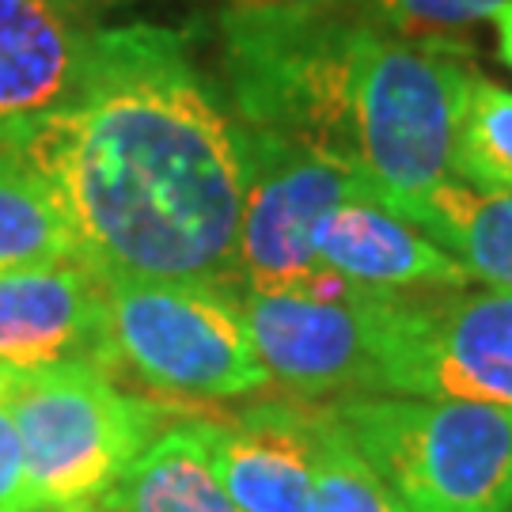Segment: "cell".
<instances>
[{"instance_id":"cell-1","label":"cell","mask_w":512,"mask_h":512,"mask_svg":"<svg viewBox=\"0 0 512 512\" xmlns=\"http://www.w3.org/2000/svg\"><path fill=\"white\" fill-rule=\"evenodd\" d=\"M73 228L99 281H236L247 160L190 31L99 27L69 107L0 122Z\"/></svg>"},{"instance_id":"cell-2","label":"cell","mask_w":512,"mask_h":512,"mask_svg":"<svg viewBox=\"0 0 512 512\" xmlns=\"http://www.w3.org/2000/svg\"><path fill=\"white\" fill-rule=\"evenodd\" d=\"M372 16L228 4L217 19V80L243 129L349 156L357 38Z\"/></svg>"},{"instance_id":"cell-3","label":"cell","mask_w":512,"mask_h":512,"mask_svg":"<svg viewBox=\"0 0 512 512\" xmlns=\"http://www.w3.org/2000/svg\"><path fill=\"white\" fill-rule=\"evenodd\" d=\"M475 80L463 42L395 38L368 19L353 57L349 156L368 175L376 202L410 220L444 179L463 99Z\"/></svg>"},{"instance_id":"cell-4","label":"cell","mask_w":512,"mask_h":512,"mask_svg":"<svg viewBox=\"0 0 512 512\" xmlns=\"http://www.w3.org/2000/svg\"><path fill=\"white\" fill-rule=\"evenodd\" d=\"M330 406L403 512L509 509L512 410L414 395H338Z\"/></svg>"},{"instance_id":"cell-5","label":"cell","mask_w":512,"mask_h":512,"mask_svg":"<svg viewBox=\"0 0 512 512\" xmlns=\"http://www.w3.org/2000/svg\"><path fill=\"white\" fill-rule=\"evenodd\" d=\"M27 475L46 512H99L152 440L164 406L95 365L0 372Z\"/></svg>"},{"instance_id":"cell-6","label":"cell","mask_w":512,"mask_h":512,"mask_svg":"<svg viewBox=\"0 0 512 512\" xmlns=\"http://www.w3.org/2000/svg\"><path fill=\"white\" fill-rule=\"evenodd\" d=\"M114 368L167 399L217 403L270 384L239 296L220 281H103Z\"/></svg>"},{"instance_id":"cell-7","label":"cell","mask_w":512,"mask_h":512,"mask_svg":"<svg viewBox=\"0 0 512 512\" xmlns=\"http://www.w3.org/2000/svg\"><path fill=\"white\" fill-rule=\"evenodd\" d=\"M387 293L327 266L285 289H236L262 368L300 399L380 395V311Z\"/></svg>"},{"instance_id":"cell-8","label":"cell","mask_w":512,"mask_h":512,"mask_svg":"<svg viewBox=\"0 0 512 512\" xmlns=\"http://www.w3.org/2000/svg\"><path fill=\"white\" fill-rule=\"evenodd\" d=\"M380 395L512 410V293L391 289L380 311Z\"/></svg>"},{"instance_id":"cell-9","label":"cell","mask_w":512,"mask_h":512,"mask_svg":"<svg viewBox=\"0 0 512 512\" xmlns=\"http://www.w3.org/2000/svg\"><path fill=\"white\" fill-rule=\"evenodd\" d=\"M247 160V194L236 251V289H285L319 270L311 228L330 209L376 198L361 167L327 152L239 126Z\"/></svg>"},{"instance_id":"cell-10","label":"cell","mask_w":512,"mask_h":512,"mask_svg":"<svg viewBox=\"0 0 512 512\" xmlns=\"http://www.w3.org/2000/svg\"><path fill=\"white\" fill-rule=\"evenodd\" d=\"M54 365L114 368L107 285L80 262L0 277V372Z\"/></svg>"},{"instance_id":"cell-11","label":"cell","mask_w":512,"mask_h":512,"mask_svg":"<svg viewBox=\"0 0 512 512\" xmlns=\"http://www.w3.org/2000/svg\"><path fill=\"white\" fill-rule=\"evenodd\" d=\"M323 406L266 399L232 418H209L213 467L239 512H308Z\"/></svg>"},{"instance_id":"cell-12","label":"cell","mask_w":512,"mask_h":512,"mask_svg":"<svg viewBox=\"0 0 512 512\" xmlns=\"http://www.w3.org/2000/svg\"><path fill=\"white\" fill-rule=\"evenodd\" d=\"M95 38V12L76 0H0V122L69 107Z\"/></svg>"},{"instance_id":"cell-13","label":"cell","mask_w":512,"mask_h":512,"mask_svg":"<svg viewBox=\"0 0 512 512\" xmlns=\"http://www.w3.org/2000/svg\"><path fill=\"white\" fill-rule=\"evenodd\" d=\"M319 266L368 289H467L471 274L421 228L376 198H357L311 228Z\"/></svg>"},{"instance_id":"cell-14","label":"cell","mask_w":512,"mask_h":512,"mask_svg":"<svg viewBox=\"0 0 512 512\" xmlns=\"http://www.w3.org/2000/svg\"><path fill=\"white\" fill-rule=\"evenodd\" d=\"M99 512H239L213 467L209 418L160 429Z\"/></svg>"},{"instance_id":"cell-15","label":"cell","mask_w":512,"mask_h":512,"mask_svg":"<svg viewBox=\"0 0 512 512\" xmlns=\"http://www.w3.org/2000/svg\"><path fill=\"white\" fill-rule=\"evenodd\" d=\"M437 247H444L471 277L490 289L512 293V194L509 190H475V186L444 179V183L410 213Z\"/></svg>"},{"instance_id":"cell-16","label":"cell","mask_w":512,"mask_h":512,"mask_svg":"<svg viewBox=\"0 0 512 512\" xmlns=\"http://www.w3.org/2000/svg\"><path fill=\"white\" fill-rule=\"evenodd\" d=\"M57 262H76L69 217L0 129V277Z\"/></svg>"},{"instance_id":"cell-17","label":"cell","mask_w":512,"mask_h":512,"mask_svg":"<svg viewBox=\"0 0 512 512\" xmlns=\"http://www.w3.org/2000/svg\"><path fill=\"white\" fill-rule=\"evenodd\" d=\"M452 179L512 194V92L478 76L467 88L452 148Z\"/></svg>"},{"instance_id":"cell-18","label":"cell","mask_w":512,"mask_h":512,"mask_svg":"<svg viewBox=\"0 0 512 512\" xmlns=\"http://www.w3.org/2000/svg\"><path fill=\"white\" fill-rule=\"evenodd\" d=\"M308 512H395L387 486L353 444L334 406H323L319 418V456Z\"/></svg>"},{"instance_id":"cell-19","label":"cell","mask_w":512,"mask_h":512,"mask_svg":"<svg viewBox=\"0 0 512 512\" xmlns=\"http://www.w3.org/2000/svg\"><path fill=\"white\" fill-rule=\"evenodd\" d=\"M406 38L459 42L467 27L490 19L509 0H368Z\"/></svg>"},{"instance_id":"cell-20","label":"cell","mask_w":512,"mask_h":512,"mask_svg":"<svg viewBox=\"0 0 512 512\" xmlns=\"http://www.w3.org/2000/svg\"><path fill=\"white\" fill-rule=\"evenodd\" d=\"M0 512H46L27 475V456L16 414L4 395V380H0Z\"/></svg>"},{"instance_id":"cell-21","label":"cell","mask_w":512,"mask_h":512,"mask_svg":"<svg viewBox=\"0 0 512 512\" xmlns=\"http://www.w3.org/2000/svg\"><path fill=\"white\" fill-rule=\"evenodd\" d=\"M228 4H285L304 12H338V16H368L365 0H228Z\"/></svg>"},{"instance_id":"cell-22","label":"cell","mask_w":512,"mask_h":512,"mask_svg":"<svg viewBox=\"0 0 512 512\" xmlns=\"http://www.w3.org/2000/svg\"><path fill=\"white\" fill-rule=\"evenodd\" d=\"M490 19H494V31H497V57H501V65L512 73V0L505 8H497Z\"/></svg>"},{"instance_id":"cell-23","label":"cell","mask_w":512,"mask_h":512,"mask_svg":"<svg viewBox=\"0 0 512 512\" xmlns=\"http://www.w3.org/2000/svg\"><path fill=\"white\" fill-rule=\"evenodd\" d=\"M76 4H84L88 12H99V8H110V4H122V0H76Z\"/></svg>"},{"instance_id":"cell-24","label":"cell","mask_w":512,"mask_h":512,"mask_svg":"<svg viewBox=\"0 0 512 512\" xmlns=\"http://www.w3.org/2000/svg\"><path fill=\"white\" fill-rule=\"evenodd\" d=\"M505 512H512V497H509V509H505Z\"/></svg>"},{"instance_id":"cell-25","label":"cell","mask_w":512,"mask_h":512,"mask_svg":"<svg viewBox=\"0 0 512 512\" xmlns=\"http://www.w3.org/2000/svg\"><path fill=\"white\" fill-rule=\"evenodd\" d=\"M395 512H403V509H399V505H395Z\"/></svg>"}]
</instances>
